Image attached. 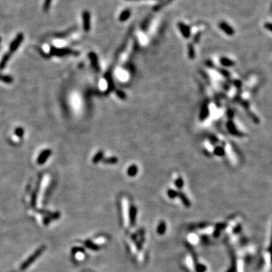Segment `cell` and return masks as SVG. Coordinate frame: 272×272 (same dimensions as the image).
I'll use <instances>...</instances> for the list:
<instances>
[{
	"instance_id": "5",
	"label": "cell",
	"mask_w": 272,
	"mask_h": 272,
	"mask_svg": "<svg viewBox=\"0 0 272 272\" xmlns=\"http://www.w3.org/2000/svg\"><path fill=\"white\" fill-rule=\"evenodd\" d=\"M178 26L179 29H180L181 33H182L183 36H184V38H189L190 36H191V30H190L189 27L187 26L184 23L181 22L178 23Z\"/></svg>"
},
{
	"instance_id": "20",
	"label": "cell",
	"mask_w": 272,
	"mask_h": 272,
	"mask_svg": "<svg viewBox=\"0 0 272 272\" xmlns=\"http://www.w3.org/2000/svg\"><path fill=\"white\" fill-rule=\"evenodd\" d=\"M116 162H117V159H116V157H112V158L107 159V160H104V163H106L114 164L116 163Z\"/></svg>"
},
{
	"instance_id": "23",
	"label": "cell",
	"mask_w": 272,
	"mask_h": 272,
	"mask_svg": "<svg viewBox=\"0 0 272 272\" xmlns=\"http://www.w3.org/2000/svg\"><path fill=\"white\" fill-rule=\"evenodd\" d=\"M15 133H16L17 135H18V136H20V137H21V136L24 135V130H23V129H21V128H18V129H16V131H15Z\"/></svg>"
},
{
	"instance_id": "25",
	"label": "cell",
	"mask_w": 272,
	"mask_h": 272,
	"mask_svg": "<svg viewBox=\"0 0 272 272\" xmlns=\"http://www.w3.org/2000/svg\"><path fill=\"white\" fill-rule=\"evenodd\" d=\"M265 27L268 30L272 32V23H266V24H265Z\"/></svg>"
},
{
	"instance_id": "1",
	"label": "cell",
	"mask_w": 272,
	"mask_h": 272,
	"mask_svg": "<svg viewBox=\"0 0 272 272\" xmlns=\"http://www.w3.org/2000/svg\"><path fill=\"white\" fill-rule=\"evenodd\" d=\"M51 54L56 56H64V55H74V54H77V52H74L73 50L70 48H52L51 49Z\"/></svg>"
},
{
	"instance_id": "22",
	"label": "cell",
	"mask_w": 272,
	"mask_h": 272,
	"mask_svg": "<svg viewBox=\"0 0 272 272\" xmlns=\"http://www.w3.org/2000/svg\"><path fill=\"white\" fill-rule=\"evenodd\" d=\"M102 156H103V154H102V152H99L98 154H97L95 155V158H94V160H93V161H94L95 163L97 162V161H99Z\"/></svg>"
},
{
	"instance_id": "21",
	"label": "cell",
	"mask_w": 272,
	"mask_h": 272,
	"mask_svg": "<svg viewBox=\"0 0 272 272\" xmlns=\"http://www.w3.org/2000/svg\"><path fill=\"white\" fill-rule=\"evenodd\" d=\"M165 224H164V222L161 223V224H160L159 228H158L159 233H164V232H165Z\"/></svg>"
},
{
	"instance_id": "14",
	"label": "cell",
	"mask_w": 272,
	"mask_h": 272,
	"mask_svg": "<svg viewBox=\"0 0 272 272\" xmlns=\"http://www.w3.org/2000/svg\"><path fill=\"white\" fill-rule=\"evenodd\" d=\"M188 55H189L190 58H193L195 57L194 48L192 44L188 45Z\"/></svg>"
},
{
	"instance_id": "7",
	"label": "cell",
	"mask_w": 272,
	"mask_h": 272,
	"mask_svg": "<svg viewBox=\"0 0 272 272\" xmlns=\"http://www.w3.org/2000/svg\"><path fill=\"white\" fill-rule=\"evenodd\" d=\"M228 131H229V132H231V134L233 135H237V136H242V135H243V134H242V133L240 132L239 131H238L237 129H236V127L234 126L233 123H232L231 121H229L228 123Z\"/></svg>"
},
{
	"instance_id": "4",
	"label": "cell",
	"mask_w": 272,
	"mask_h": 272,
	"mask_svg": "<svg viewBox=\"0 0 272 272\" xmlns=\"http://www.w3.org/2000/svg\"><path fill=\"white\" fill-rule=\"evenodd\" d=\"M219 27L222 29L223 32L226 33L227 35L228 36H233L234 34V29L231 26H230L228 23L224 22V21H222V22L219 23Z\"/></svg>"
},
{
	"instance_id": "11",
	"label": "cell",
	"mask_w": 272,
	"mask_h": 272,
	"mask_svg": "<svg viewBox=\"0 0 272 272\" xmlns=\"http://www.w3.org/2000/svg\"><path fill=\"white\" fill-rule=\"evenodd\" d=\"M172 1H173V0H165V1H164V2H160V3H159L158 5H156V6H155L154 7V11H158V10L160 9V8H162L163 7H164L165 6H166V5H168L169 3H170Z\"/></svg>"
},
{
	"instance_id": "24",
	"label": "cell",
	"mask_w": 272,
	"mask_h": 272,
	"mask_svg": "<svg viewBox=\"0 0 272 272\" xmlns=\"http://www.w3.org/2000/svg\"><path fill=\"white\" fill-rule=\"evenodd\" d=\"M176 193H177L176 192L172 191V190H169V191H168V195H169V197H170L171 198H174V197L176 196Z\"/></svg>"
},
{
	"instance_id": "18",
	"label": "cell",
	"mask_w": 272,
	"mask_h": 272,
	"mask_svg": "<svg viewBox=\"0 0 272 272\" xmlns=\"http://www.w3.org/2000/svg\"><path fill=\"white\" fill-rule=\"evenodd\" d=\"M214 153H215L216 155H218V156H223V155L224 154V151L222 147H218L215 149Z\"/></svg>"
},
{
	"instance_id": "9",
	"label": "cell",
	"mask_w": 272,
	"mask_h": 272,
	"mask_svg": "<svg viewBox=\"0 0 272 272\" xmlns=\"http://www.w3.org/2000/svg\"><path fill=\"white\" fill-rule=\"evenodd\" d=\"M221 64L223 66L225 67H232L235 64V63L233 62V61H231V59L227 58V57H222V58L221 59Z\"/></svg>"
},
{
	"instance_id": "10",
	"label": "cell",
	"mask_w": 272,
	"mask_h": 272,
	"mask_svg": "<svg viewBox=\"0 0 272 272\" xmlns=\"http://www.w3.org/2000/svg\"><path fill=\"white\" fill-rule=\"evenodd\" d=\"M9 57H10L9 53L6 54V55H4L3 57H2V61H1V62H0V70H2V69L6 67L8 61L9 60Z\"/></svg>"
},
{
	"instance_id": "17",
	"label": "cell",
	"mask_w": 272,
	"mask_h": 272,
	"mask_svg": "<svg viewBox=\"0 0 272 272\" xmlns=\"http://www.w3.org/2000/svg\"><path fill=\"white\" fill-rule=\"evenodd\" d=\"M52 1V0H45L44 4H43V10H44L45 11H47L49 10Z\"/></svg>"
},
{
	"instance_id": "27",
	"label": "cell",
	"mask_w": 272,
	"mask_h": 272,
	"mask_svg": "<svg viewBox=\"0 0 272 272\" xmlns=\"http://www.w3.org/2000/svg\"><path fill=\"white\" fill-rule=\"evenodd\" d=\"M269 251H270V253H271V263H272V237H271V241L270 247H269Z\"/></svg>"
},
{
	"instance_id": "12",
	"label": "cell",
	"mask_w": 272,
	"mask_h": 272,
	"mask_svg": "<svg viewBox=\"0 0 272 272\" xmlns=\"http://www.w3.org/2000/svg\"><path fill=\"white\" fill-rule=\"evenodd\" d=\"M137 172H138V168L136 165H133L129 168L128 174H129V176H135L137 174Z\"/></svg>"
},
{
	"instance_id": "16",
	"label": "cell",
	"mask_w": 272,
	"mask_h": 272,
	"mask_svg": "<svg viewBox=\"0 0 272 272\" xmlns=\"http://www.w3.org/2000/svg\"><path fill=\"white\" fill-rule=\"evenodd\" d=\"M208 114V108L207 106L206 105H204L203 107L202 110H201V113H200V118L202 120H203L204 118H206Z\"/></svg>"
},
{
	"instance_id": "6",
	"label": "cell",
	"mask_w": 272,
	"mask_h": 272,
	"mask_svg": "<svg viewBox=\"0 0 272 272\" xmlns=\"http://www.w3.org/2000/svg\"><path fill=\"white\" fill-rule=\"evenodd\" d=\"M52 152L50 150H46L43 152L39 155V158H38V163L39 164H43L45 162H46V160L48 159V156L51 155Z\"/></svg>"
},
{
	"instance_id": "29",
	"label": "cell",
	"mask_w": 272,
	"mask_h": 272,
	"mask_svg": "<svg viewBox=\"0 0 272 272\" xmlns=\"http://www.w3.org/2000/svg\"><path fill=\"white\" fill-rule=\"evenodd\" d=\"M128 1H138V0H128Z\"/></svg>"
},
{
	"instance_id": "26",
	"label": "cell",
	"mask_w": 272,
	"mask_h": 272,
	"mask_svg": "<svg viewBox=\"0 0 272 272\" xmlns=\"http://www.w3.org/2000/svg\"><path fill=\"white\" fill-rule=\"evenodd\" d=\"M175 184H176V185L178 186V188H182V185H183V181H182V179L179 178V179H178L175 182Z\"/></svg>"
},
{
	"instance_id": "13",
	"label": "cell",
	"mask_w": 272,
	"mask_h": 272,
	"mask_svg": "<svg viewBox=\"0 0 272 272\" xmlns=\"http://www.w3.org/2000/svg\"><path fill=\"white\" fill-rule=\"evenodd\" d=\"M89 57H90L91 60L92 61V65L95 69H98V66H97V56L94 53H90L89 54Z\"/></svg>"
},
{
	"instance_id": "15",
	"label": "cell",
	"mask_w": 272,
	"mask_h": 272,
	"mask_svg": "<svg viewBox=\"0 0 272 272\" xmlns=\"http://www.w3.org/2000/svg\"><path fill=\"white\" fill-rule=\"evenodd\" d=\"M0 80L4 82V83H11V82H13V79H12L11 76L1 75V74H0Z\"/></svg>"
},
{
	"instance_id": "28",
	"label": "cell",
	"mask_w": 272,
	"mask_h": 272,
	"mask_svg": "<svg viewBox=\"0 0 272 272\" xmlns=\"http://www.w3.org/2000/svg\"><path fill=\"white\" fill-rule=\"evenodd\" d=\"M200 33H197V35H196V37H195L194 40L196 41V42H197V41L200 39Z\"/></svg>"
},
{
	"instance_id": "19",
	"label": "cell",
	"mask_w": 272,
	"mask_h": 272,
	"mask_svg": "<svg viewBox=\"0 0 272 272\" xmlns=\"http://www.w3.org/2000/svg\"><path fill=\"white\" fill-rule=\"evenodd\" d=\"M250 117L252 119V120L254 122V123H256V124H259V118H258L257 116L255 115V114H252V113H250Z\"/></svg>"
},
{
	"instance_id": "3",
	"label": "cell",
	"mask_w": 272,
	"mask_h": 272,
	"mask_svg": "<svg viewBox=\"0 0 272 272\" xmlns=\"http://www.w3.org/2000/svg\"><path fill=\"white\" fill-rule=\"evenodd\" d=\"M23 39H24V36H23L22 33H19L18 34L14 41L11 43L10 45V52H14L15 51H16L17 48H18V46H20L21 42L23 41Z\"/></svg>"
},
{
	"instance_id": "8",
	"label": "cell",
	"mask_w": 272,
	"mask_h": 272,
	"mask_svg": "<svg viewBox=\"0 0 272 272\" xmlns=\"http://www.w3.org/2000/svg\"><path fill=\"white\" fill-rule=\"evenodd\" d=\"M131 15V11L129 9H125L121 12V14L119 16V20L120 21L124 22L125 20H127L129 18V17Z\"/></svg>"
},
{
	"instance_id": "2",
	"label": "cell",
	"mask_w": 272,
	"mask_h": 272,
	"mask_svg": "<svg viewBox=\"0 0 272 272\" xmlns=\"http://www.w3.org/2000/svg\"><path fill=\"white\" fill-rule=\"evenodd\" d=\"M83 24L85 32H88L91 28V15L88 11L83 12Z\"/></svg>"
}]
</instances>
